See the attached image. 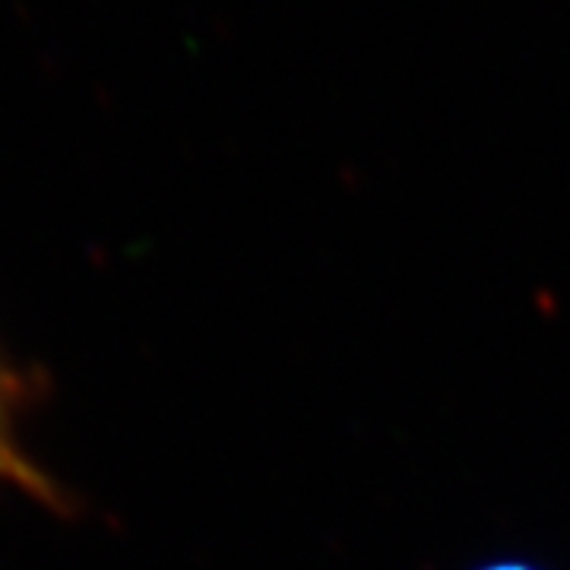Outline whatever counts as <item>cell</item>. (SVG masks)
<instances>
[{"label":"cell","mask_w":570,"mask_h":570,"mask_svg":"<svg viewBox=\"0 0 570 570\" xmlns=\"http://www.w3.org/2000/svg\"><path fill=\"white\" fill-rule=\"evenodd\" d=\"M20 384L0 362V485L22 491L41 508L63 510L67 498L55 479H48L20 444Z\"/></svg>","instance_id":"1"},{"label":"cell","mask_w":570,"mask_h":570,"mask_svg":"<svg viewBox=\"0 0 570 570\" xmlns=\"http://www.w3.org/2000/svg\"><path fill=\"white\" fill-rule=\"evenodd\" d=\"M472 570H546L539 561L532 558H517V554H504V558H491V561H482Z\"/></svg>","instance_id":"2"}]
</instances>
